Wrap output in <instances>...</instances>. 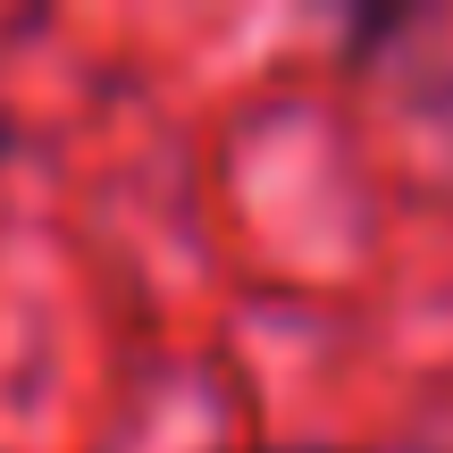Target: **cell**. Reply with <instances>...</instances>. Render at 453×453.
I'll return each mask as SVG.
<instances>
[{
  "label": "cell",
  "mask_w": 453,
  "mask_h": 453,
  "mask_svg": "<svg viewBox=\"0 0 453 453\" xmlns=\"http://www.w3.org/2000/svg\"><path fill=\"white\" fill-rule=\"evenodd\" d=\"M428 26V9H403V0H370V9L344 17V76H370L378 59H387L395 42H411V34Z\"/></svg>",
  "instance_id": "1"
},
{
  "label": "cell",
  "mask_w": 453,
  "mask_h": 453,
  "mask_svg": "<svg viewBox=\"0 0 453 453\" xmlns=\"http://www.w3.org/2000/svg\"><path fill=\"white\" fill-rule=\"evenodd\" d=\"M9 160H17V127L0 118V168H9Z\"/></svg>",
  "instance_id": "2"
},
{
  "label": "cell",
  "mask_w": 453,
  "mask_h": 453,
  "mask_svg": "<svg viewBox=\"0 0 453 453\" xmlns=\"http://www.w3.org/2000/svg\"><path fill=\"white\" fill-rule=\"evenodd\" d=\"M243 453H294V445H243Z\"/></svg>",
  "instance_id": "4"
},
{
  "label": "cell",
  "mask_w": 453,
  "mask_h": 453,
  "mask_svg": "<svg viewBox=\"0 0 453 453\" xmlns=\"http://www.w3.org/2000/svg\"><path fill=\"white\" fill-rule=\"evenodd\" d=\"M294 453H353V445H294Z\"/></svg>",
  "instance_id": "3"
}]
</instances>
